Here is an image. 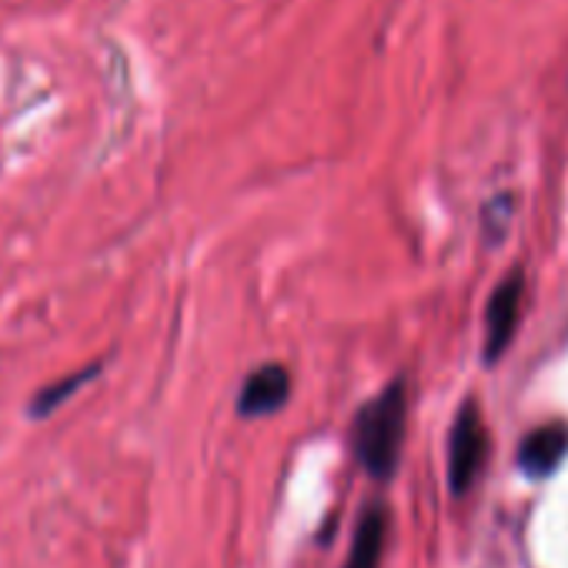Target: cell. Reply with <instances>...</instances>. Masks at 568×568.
Instances as JSON below:
<instances>
[{
  "mask_svg": "<svg viewBox=\"0 0 568 568\" xmlns=\"http://www.w3.org/2000/svg\"><path fill=\"white\" fill-rule=\"evenodd\" d=\"M292 398V375L284 365H261L254 368L237 395V415L241 418H264L288 405Z\"/></svg>",
  "mask_w": 568,
  "mask_h": 568,
  "instance_id": "obj_4",
  "label": "cell"
},
{
  "mask_svg": "<svg viewBox=\"0 0 568 568\" xmlns=\"http://www.w3.org/2000/svg\"><path fill=\"white\" fill-rule=\"evenodd\" d=\"M521 298H525V277L518 271H511L491 292L488 308H485V362L488 365H495L511 345L518 332V318H521Z\"/></svg>",
  "mask_w": 568,
  "mask_h": 568,
  "instance_id": "obj_3",
  "label": "cell"
},
{
  "mask_svg": "<svg viewBox=\"0 0 568 568\" xmlns=\"http://www.w3.org/2000/svg\"><path fill=\"white\" fill-rule=\"evenodd\" d=\"M568 455V425L548 422L535 432H528L518 445V468L528 478H548Z\"/></svg>",
  "mask_w": 568,
  "mask_h": 568,
  "instance_id": "obj_6",
  "label": "cell"
},
{
  "mask_svg": "<svg viewBox=\"0 0 568 568\" xmlns=\"http://www.w3.org/2000/svg\"><path fill=\"white\" fill-rule=\"evenodd\" d=\"M488 462V428L481 422L478 405L468 398L452 425L448 435V488L455 498L468 495Z\"/></svg>",
  "mask_w": 568,
  "mask_h": 568,
  "instance_id": "obj_2",
  "label": "cell"
},
{
  "mask_svg": "<svg viewBox=\"0 0 568 568\" xmlns=\"http://www.w3.org/2000/svg\"><path fill=\"white\" fill-rule=\"evenodd\" d=\"M408 422V385L395 378L372 402H365L352 422V452L355 462L378 481H388L402 465Z\"/></svg>",
  "mask_w": 568,
  "mask_h": 568,
  "instance_id": "obj_1",
  "label": "cell"
},
{
  "mask_svg": "<svg viewBox=\"0 0 568 568\" xmlns=\"http://www.w3.org/2000/svg\"><path fill=\"white\" fill-rule=\"evenodd\" d=\"M388 531H392V511L382 498H372L358 511L355 535H352V555H348L345 568H378L385 558Z\"/></svg>",
  "mask_w": 568,
  "mask_h": 568,
  "instance_id": "obj_5",
  "label": "cell"
},
{
  "mask_svg": "<svg viewBox=\"0 0 568 568\" xmlns=\"http://www.w3.org/2000/svg\"><path fill=\"white\" fill-rule=\"evenodd\" d=\"M104 372V362H91L88 368H81V372H71V375H64L61 382H51V385H44L34 398H31V405H28V415L31 418H51L68 398H74L88 382H94L98 375Z\"/></svg>",
  "mask_w": 568,
  "mask_h": 568,
  "instance_id": "obj_7",
  "label": "cell"
}]
</instances>
